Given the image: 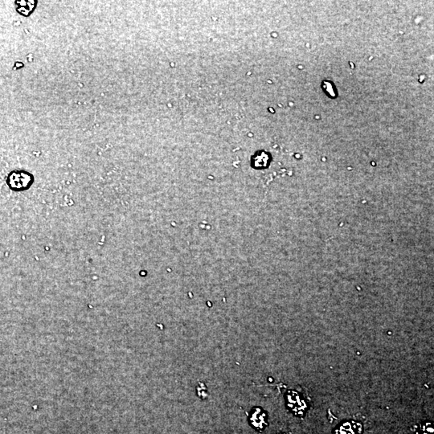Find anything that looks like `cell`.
<instances>
[{"mask_svg":"<svg viewBox=\"0 0 434 434\" xmlns=\"http://www.w3.org/2000/svg\"><path fill=\"white\" fill-rule=\"evenodd\" d=\"M33 176L25 170H13L7 176V183L12 190H25L31 186Z\"/></svg>","mask_w":434,"mask_h":434,"instance_id":"1","label":"cell"},{"mask_svg":"<svg viewBox=\"0 0 434 434\" xmlns=\"http://www.w3.org/2000/svg\"><path fill=\"white\" fill-rule=\"evenodd\" d=\"M250 421L252 425L258 430H263L265 426L266 425L265 414L262 412V410L260 409H257L256 411H253L252 416H251Z\"/></svg>","mask_w":434,"mask_h":434,"instance_id":"5","label":"cell"},{"mask_svg":"<svg viewBox=\"0 0 434 434\" xmlns=\"http://www.w3.org/2000/svg\"><path fill=\"white\" fill-rule=\"evenodd\" d=\"M37 4V0H19L15 2L16 11L24 17L31 16L36 10Z\"/></svg>","mask_w":434,"mask_h":434,"instance_id":"2","label":"cell"},{"mask_svg":"<svg viewBox=\"0 0 434 434\" xmlns=\"http://www.w3.org/2000/svg\"><path fill=\"white\" fill-rule=\"evenodd\" d=\"M362 426L357 422H345L338 427L336 434H361Z\"/></svg>","mask_w":434,"mask_h":434,"instance_id":"4","label":"cell"},{"mask_svg":"<svg viewBox=\"0 0 434 434\" xmlns=\"http://www.w3.org/2000/svg\"><path fill=\"white\" fill-rule=\"evenodd\" d=\"M287 400H288V405H289V409L292 411L295 412L297 415H300V416L303 415V412H304L307 406H306L304 401L301 399L297 392H289L288 394Z\"/></svg>","mask_w":434,"mask_h":434,"instance_id":"3","label":"cell"}]
</instances>
